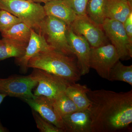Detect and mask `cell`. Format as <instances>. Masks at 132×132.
Listing matches in <instances>:
<instances>
[{
    "instance_id": "obj_23",
    "label": "cell",
    "mask_w": 132,
    "mask_h": 132,
    "mask_svg": "<svg viewBox=\"0 0 132 132\" xmlns=\"http://www.w3.org/2000/svg\"><path fill=\"white\" fill-rule=\"evenodd\" d=\"M33 117L38 129L42 132H63L45 119L42 118L37 112L32 110Z\"/></svg>"
},
{
    "instance_id": "obj_21",
    "label": "cell",
    "mask_w": 132,
    "mask_h": 132,
    "mask_svg": "<svg viewBox=\"0 0 132 132\" xmlns=\"http://www.w3.org/2000/svg\"><path fill=\"white\" fill-rule=\"evenodd\" d=\"M53 103L55 110L61 118L65 116L79 111L75 104L65 93L55 99Z\"/></svg>"
},
{
    "instance_id": "obj_24",
    "label": "cell",
    "mask_w": 132,
    "mask_h": 132,
    "mask_svg": "<svg viewBox=\"0 0 132 132\" xmlns=\"http://www.w3.org/2000/svg\"><path fill=\"white\" fill-rule=\"evenodd\" d=\"M78 15H86V8L89 0H65Z\"/></svg>"
},
{
    "instance_id": "obj_13",
    "label": "cell",
    "mask_w": 132,
    "mask_h": 132,
    "mask_svg": "<svg viewBox=\"0 0 132 132\" xmlns=\"http://www.w3.org/2000/svg\"><path fill=\"white\" fill-rule=\"evenodd\" d=\"M62 119L64 132H91V119L88 109L74 112Z\"/></svg>"
},
{
    "instance_id": "obj_19",
    "label": "cell",
    "mask_w": 132,
    "mask_h": 132,
    "mask_svg": "<svg viewBox=\"0 0 132 132\" xmlns=\"http://www.w3.org/2000/svg\"><path fill=\"white\" fill-rule=\"evenodd\" d=\"M106 0H89L86 8V14L98 25L102 26L106 19Z\"/></svg>"
},
{
    "instance_id": "obj_11",
    "label": "cell",
    "mask_w": 132,
    "mask_h": 132,
    "mask_svg": "<svg viewBox=\"0 0 132 132\" xmlns=\"http://www.w3.org/2000/svg\"><path fill=\"white\" fill-rule=\"evenodd\" d=\"M53 49H54L48 44L43 36L31 29V37L25 53L21 57L15 59V63L20 67L21 72L26 73L28 69V64L30 59L40 52Z\"/></svg>"
},
{
    "instance_id": "obj_2",
    "label": "cell",
    "mask_w": 132,
    "mask_h": 132,
    "mask_svg": "<svg viewBox=\"0 0 132 132\" xmlns=\"http://www.w3.org/2000/svg\"><path fill=\"white\" fill-rule=\"evenodd\" d=\"M28 67L46 71L70 83L77 82L81 76L75 57L69 56L54 49L36 54L29 61Z\"/></svg>"
},
{
    "instance_id": "obj_15",
    "label": "cell",
    "mask_w": 132,
    "mask_h": 132,
    "mask_svg": "<svg viewBox=\"0 0 132 132\" xmlns=\"http://www.w3.org/2000/svg\"><path fill=\"white\" fill-rule=\"evenodd\" d=\"M132 4L126 0H106V18L123 23L131 13Z\"/></svg>"
},
{
    "instance_id": "obj_7",
    "label": "cell",
    "mask_w": 132,
    "mask_h": 132,
    "mask_svg": "<svg viewBox=\"0 0 132 132\" xmlns=\"http://www.w3.org/2000/svg\"><path fill=\"white\" fill-rule=\"evenodd\" d=\"M119 60L117 50L112 44L108 43L98 47H91L90 68L94 69L103 79L108 80L111 69Z\"/></svg>"
},
{
    "instance_id": "obj_25",
    "label": "cell",
    "mask_w": 132,
    "mask_h": 132,
    "mask_svg": "<svg viewBox=\"0 0 132 132\" xmlns=\"http://www.w3.org/2000/svg\"><path fill=\"white\" fill-rule=\"evenodd\" d=\"M123 24L127 34L132 41V13L128 15Z\"/></svg>"
},
{
    "instance_id": "obj_22",
    "label": "cell",
    "mask_w": 132,
    "mask_h": 132,
    "mask_svg": "<svg viewBox=\"0 0 132 132\" xmlns=\"http://www.w3.org/2000/svg\"><path fill=\"white\" fill-rule=\"evenodd\" d=\"M22 22L18 17L10 12L0 9V32L7 31L15 24Z\"/></svg>"
},
{
    "instance_id": "obj_28",
    "label": "cell",
    "mask_w": 132,
    "mask_h": 132,
    "mask_svg": "<svg viewBox=\"0 0 132 132\" xmlns=\"http://www.w3.org/2000/svg\"><path fill=\"white\" fill-rule=\"evenodd\" d=\"M126 1H127L129 3H130L131 4H132V0H126Z\"/></svg>"
},
{
    "instance_id": "obj_20",
    "label": "cell",
    "mask_w": 132,
    "mask_h": 132,
    "mask_svg": "<svg viewBox=\"0 0 132 132\" xmlns=\"http://www.w3.org/2000/svg\"><path fill=\"white\" fill-rule=\"evenodd\" d=\"M108 80L119 81L132 86V65L126 66L118 61L111 69Z\"/></svg>"
},
{
    "instance_id": "obj_3",
    "label": "cell",
    "mask_w": 132,
    "mask_h": 132,
    "mask_svg": "<svg viewBox=\"0 0 132 132\" xmlns=\"http://www.w3.org/2000/svg\"><path fill=\"white\" fill-rule=\"evenodd\" d=\"M0 9L18 17L37 33L46 16L43 6L30 0H0Z\"/></svg>"
},
{
    "instance_id": "obj_10",
    "label": "cell",
    "mask_w": 132,
    "mask_h": 132,
    "mask_svg": "<svg viewBox=\"0 0 132 132\" xmlns=\"http://www.w3.org/2000/svg\"><path fill=\"white\" fill-rule=\"evenodd\" d=\"M67 38L69 44L77 60L81 76L89 72V57L91 47L83 36L76 34L70 27H68Z\"/></svg>"
},
{
    "instance_id": "obj_27",
    "label": "cell",
    "mask_w": 132,
    "mask_h": 132,
    "mask_svg": "<svg viewBox=\"0 0 132 132\" xmlns=\"http://www.w3.org/2000/svg\"><path fill=\"white\" fill-rule=\"evenodd\" d=\"M34 2L40 3H46L50 2L53 1H56V0H30Z\"/></svg>"
},
{
    "instance_id": "obj_5",
    "label": "cell",
    "mask_w": 132,
    "mask_h": 132,
    "mask_svg": "<svg viewBox=\"0 0 132 132\" xmlns=\"http://www.w3.org/2000/svg\"><path fill=\"white\" fill-rule=\"evenodd\" d=\"M30 75L38 82L34 95L45 97L52 101L65 93L70 83L59 76L39 69L34 68Z\"/></svg>"
},
{
    "instance_id": "obj_18",
    "label": "cell",
    "mask_w": 132,
    "mask_h": 132,
    "mask_svg": "<svg viewBox=\"0 0 132 132\" xmlns=\"http://www.w3.org/2000/svg\"><path fill=\"white\" fill-rule=\"evenodd\" d=\"M31 29L25 23L21 22L1 33V35L2 38L28 45L31 37Z\"/></svg>"
},
{
    "instance_id": "obj_17",
    "label": "cell",
    "mask_w": 132,
    "mask_h": 132,
    "mask_svg": "<svg viewBox=\"0 0 132 132\" xmlns=\"http://www.w3.org/2000/svg\"><path fill=\"white\" fill-rule=\"evenodd\" d=\"M27 46V44L2 38L0 39V61L12 57L16 59L21 57Z\"/></svg>"
},
{
    "instance_id": "obj_4",
    "label": "cell",
    "mask_w": 132,
    "mask_h": 132,
    "mask_svg": "<svg viewBox=\"0 0 132 132\" xmlns=\"http://www.w3.org/2000/svg\"><path fill=\"white\" fill-rule=\"evenodd\" d=\"M68 27L62 21L46 15L42 22L38 33L43 36L48 44L55 50L69 56L75 57L67 38Z\"/></svg>"
},
{
    "instance_id": "obj_8",
    "label": "cell",
    "mask_w": 132,
    "mask_h": 132,
    "mask_svg": "<svg viewBox=\"0 0 132 132\" xmlns=\"http://www.w3.org/2000/svg\"><path fill=\"white\" fill-rule=\"evenodd\" d=\"M69 27L76 34L83 36L91 47H98L108 43L102 26L93 21L87 14L77 15Z\"/></svg>"
},
{
    "instance_id": "obj_6",
    "label": "cell",
    "mask_w": 132,
    "mask_h": 132,
    "mask_svg": "<svg viewBox=\"0 0 132 132\" xmlns=\"http://www.w3.org/2000/svg\"><path fill=\"white\" fill-rule=\"evenodd\" d=\"M102 28L108 39L117 50L120 60H128L132 57V41L120 22L106 18Z\"/></svg>"
},
{
    "instance_id": "obj_14",
    "label": "cell",
    "mask_w": 132,
    "mask_h": 132,
    "mask_svg": "<svg viewBox=\"0 0 132 132\" xmlns=\"http://www.w3.org/2000/svg\"><path fill=\"white\" fill-rule=\"evenodd\" d=\"M46 15L53 16L70 26L77 15L65 0H56L45 3L43 6Z\"/></svg>"
},
{
    "instance_id": "obj_1",
    "label": "cell",
    "mask_w": 132,
    "mask_h": 132,
    "mask_svg": "<svg viewBox=\"0 0 132 132\" xmlns=\"http://www.w3.org/2000/svg\"><path fill=\"white\" fill-rule=\"evenodd\" d=\"M91 132H114L132 123V90L116 92L100 89L87 92Z\"/></svg>"
},
{
    "instance_id": "obj_16",
    "label": "cell",
    "mask_w": 132,
    "mask_h": 132,
    "mask_svg": "<svg viewBox=\"0 0 132 132\" xmlns=\"http://www.w3.org/2000/svg\"><path fill=\"white\" fill-rule=\"evenodd\" d=\"M89 89L86 85L74 82L68 86L65 94L72 101L79 111H82L87 109L90 105L87 94Z\"/></svg>"
},
{
    "instance_id": "obj_26",
    "label": "cell",
    "mask_w": 132,
    "mask_h": 132,
    "mask_svg": "<svg viewBox=\"0 0 132 132\" xmlns=\"http://www.w3.org/2000/svg\"><path fill=\"white\" fill-rule=\"evenodd\" d=\"M6 96H7L6 95L0 92V105L2 103L3 100ZM7 131V129L6 128L4 127L0 122V132H6L8 131Z\"/></svg>"
},
{
    "instance_id": "obj_12",
    "label": "cell",
    "mask_w": 132,
    "mask_h": 132,
    "mask_svg": "<svg viewBox=\"0 0 132 132\" xmlns=\"http://www.w3.org/2000/svg\"><path fill=\"white\" fill-rule=\"evenodd\" d=\"M32 110H34L45 119L64 132L62 119L56 112L53 101L43 97H36L23 100Z\"/></svg>"
},
{
    "instance_id": "obj_9",
    "label": "cell",
    "mask_w": 132,
    "mask_h": 132,
    "mask_svg": "<svg viewBox=\"0 0 132 132\" xmlns=\"http://www.w3.org/2000/svg\"><path fill=\"white\" fill-rule=\"evenodd\" d=\"M37 85V81L30 75L12 76L6 79L0 78V92L22 100L30 98L35 97L32 90Z\"/></svg>"
}]
</instances>
